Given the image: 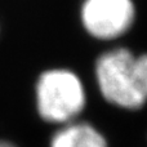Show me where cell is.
Instances as JSON below:
<instances>
[{
    "label": "cell",
    "instance_id": "obj_3",
    "mask_svg": "<svg viewBox=\"0 0 147 147\" xmlns=\"http://www.w3.org/2000/svg\"><path fill=\"white\" fill-rule=\"evenodd\" d=\"M136 18L133 0H84L81 25L98 40H114L127 34Z\"/></svg>",
    "mask_w": 147,
    "mask_h": 147
},
{
    "label": "cell",
    "instance_id": "obj_5",
    "mask_svg": "<svg viewBox=\"0 0 147 147\" xmlns=\"http://www.w3.org/2000/svg\"><path fill=\"white\" fill-rule=\"evenodd\" d=\"M0 147H13V146L7 142H1V141H0Z\"/></svg>",
    "mask_w": 147,
    "mask_h": 147
},
{
    "label": "cell",
    "instance_id": "obj_2",
    "mask_svg": "<svg viewBox=\"0 0 147 147\" xmlns=\"http://www.w3.org/2000/svg\"><path fill=\"white\" fill-rule=\"evenodd\" d=\"M85 90L80 78L66 69H52L39 76L36 103L45 121L71 123L85 106Z\"/></svg>",
    "mask_w": 147,
    "mask_h": 147
},
{
    "label": "cell",
    "instance_id": "obj_4",
    "mask_svg": "<svg viewBox=\"0 0 147 147\" xmlns=\"http://www.w3.org/2000/svg\"><path fill=\"white\" fill-rule=\"evenodd\" d=\"M51 147H107V142L90 124L67 123L53 136Z\"/></svg>",
    "mask_w": 147,
    "mask_h": 147
},
{
    "label": "cell",
    "instance_id": "obj_1",
    "mask_svg": "<svg viewBox=\"0 0 147 147\" xmlns=\"http://www.w3.org/2000/svg\"><path fill=\"white\" fill-rule=\"evenodd\" d=\"M94 70L99 92L111 105L137 110L147 102V53L114 48L98 57Z\"/></svg>",
    "mask_w": 147,
    "mask_h": 147
}]
</instances>
